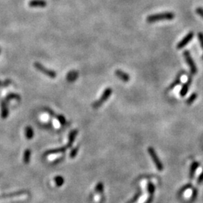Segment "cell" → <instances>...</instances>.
Masks as SVG:
<instances>
[{"label":"cell","mask_w":203,"mask_h":203,"mask_svg":"<svg viewBox=\"0 0 203 203\" xmlns=\"http://www.w3.org/2000/svg\"><path fill=\"white\" fill-rule=\"evenodd\" d=\"M175 14L172 12H164L150 15L147 18V22L154 23L161 21H171L174 19Z\"/></svg>","instance_id":"1"},{"label":"cell","mask_w":203,"mask_h":203,"mask_svg":"<svg viewBox=\"0 0 203 203\" xmlns=\"http://www.w3.org/2000/svg\"><path fill=\"white\" fill-rule=\"evenodd\" d=\"M111 93H112V89L110 88H106V89L104 90V92L102 93L99 99L94 102L93 104V107L94 108H99V107L101 106V105H102V104H103L110 96H111Z\"/></svg>","instance_id":"2"},{"label":"cell","mask_w":203,"mask_h":203,"mask_svg":"<svg viewBox=\"0 0 203 203\" xmlns=\"http://www.w3.org/2000/svg\"><path fill=\"white\" fill-rule=\"evenodd\" d=\"M148 154H150L151 159H152L153 161H154V164H155L156 167H157V170L160 171H163V163H161L160 160L159 159V157H158V156H157V153H156L155 150H154L152 147H150V148H148Z\"/></svg>","instance_id":"3"},{"label":"cell","mask_w":203,"mask_h":203,"mask_svg":"<svg viewBox=\"0 0 203 203\" xmlns=\"http://www.w3.org/2000/svg\"><path fill=\"white\" fill-rule=\"evenodd\" d=\"M34 66H35V68H36L37 70L41 71V73L45 74V75L50 77V78H54L57 77V72H56L55 71L51 70V69H48V68H45L44 65H41V64L39 63H34Z\"/></svg>","instance_id":"4"},{"label":"cell","mask_w":203,"mask_h":203,"mask_svg":"<svg viewBox=\"0 0 203 203\" xmlns=\"http://www.w3.org/2000/svg\"><path fill=\"white\" fill-rule=\"evenodd\" d=\"M184 58H185L187 63L188 64V65L190 66V71H191V72H192V74H194V75L196 74V72H197L196 66L195 63H194L193 60V58L191 57L189 51H184Z\"/></svg>","instance_id":"5"},{"label":"cell","mask_w":203,"mask_h":203,"mask_svg":"<svg viewBox=\"0 0 203 203\" xmlns=\"http://www.w3.org/2000/svg\"><path fill=\"white\" fill-rule=\"evenodd\" d=\"M193 35H194L193 32H189V33L187 34L182 40L180 41V42H178V44L177 45V48H178V49H181V48H183L184 47H185L186 45L192 40V38H193Z\"/></svg>","instance_id":"6"},{"label":"cell","mask_w":203,"mask_h":203,"mask_svg":"<svg viewBox=\"0 0 203 203\" xmlns=\"http://www.w3.org/2000/svg\"><path fill=\"white\" fill-rule=\"evenodd\" d=\"M29 5L32 8H45L47 2L45 0H31L29 2Z\"/></svg>","instance_id":"7"},{"label":"cell","mask_w":203,"mask_h":203,"mask_svg":"<svg viewBox=\"0 0 203 203\" xmlns=\"http://www.w3.org/2000/svg\"><path fill=\"white\" fill-rule=\"evenodd\" d=\"M114 74H115L116 76L118 77L119 79H121V81H124V82H128V81H129L130 76L127 73L124 72V71H121V70L118 69L114 71Z\"/></svg>","instance_id":"8"},{"label":"cell","mask_w":203,"mask_h":203,"mask_svg":"<svg viewBox=\"0 0 203 203\" xmlns=\"http://www.w3.org/2000/svg\"><path fill=\"white\" fill-rule=\"evenodd\" d=\"M191 81H192L191 77H189V78H188V80L187 81V82L183 85L182 88H181V91H180V96H181V97H184L186 95H187V92H188V90H189L190 86V84H191Z\"/></svg>","instance_id":"9"},{"label":"cell","mask_w":203,"mask_h":203,"mask_svg":"<svg viewBox=\"0 0 203 203\" xmlns=\"http://www.w3.org/2000/svg\"><path fill=\"white\" fill-rule=\"evenodd\" d=\"M78 72L77 71H70L66 75V80L70 83H72L76 81L78 78Z\"/></svg>","instance_id":"10"},{"label":"cell","mask_w":203,"mask_h":203,"mask_svg":"<svg viewBox=\"0 0 203 203\" xmlns=\"http://www.w3.org/2000/svg\"><path fill=\"white\" fill-rule=\"evenodd\" d=\"M67 146L60 147V148H56V149H52V150H48L45 153V156L50 155V154H60V153H64L67 149Z\"/></svg>","instance_id":"11"},{"label":"cell","mask_w":203,"mask_h":203,"mask_svg":"<svg viewBox=\"0 0 203 203\" xmlns=\"http://www.w3.org/2000/svg\"><path fill=\"white\" fill-rule=\"evenodd\" d=\"M8 116V109L7 108L6 102H2V104H1V117L2 118H6Z\"/></svg>","instance_id":"12"},{"label":"cell","mask_w":203,"mask_h":203,"mask_svg":"<svg viewBox=\"0 0 203 203\" xmlns=\"http://www.w3.org/2000/svg\"><path fill=\"white\" fill-rule=\"evenodd\" d=\"M25 135L27 139L29 140L32 139V138H33L34 136L33 129L31 127H29V126H28V127H26L25 128Z\"/></svg>","instance_id":"13"},{"label":"cell","mask_w":203,"mask_h":203,"mask_svg":"<svg viewBox=\"0 0 203 203\" xmlns=\"http://www.w3.org/2000/svg\"><path fill=\"white\" fill-rule=\"evenodd\" d=\"M77 135H78V130L77 129H74V130H72V131H71V132H70V133H69V135H68V144L72 145L73 142L75 141V138H76Z\"/></svg>","instance_id":"14"},{"label":"cell","mask_w":203,"mask_h":203,"mask_svg":"<svg viewBox=\"0 0 203 203\" xmlns=\"http://www.w3.org/2000/svg\"><path fill=\"white\" fill-rule=\"evenodd\" d=\"M199 166V163L198 162H193L192 163L190 166V178L192 179L194 176V174H195L196 171L198 168V167Z\"/></svg>","instance_id":"15"},{"label":"cell","mask_w":203,"mask_h":203,"mask_svg":"<svg viewBox=\"0 0 203 203\" xmlns=\"http://www.w3.org/2000/svg\"><path fill=\"white\" fill-rule=\"evenodd\" d=\"M30 157H31V151L29 149L25 150L24 153V157H23V160L25 164H28L30 161Z\"/></svg>","instance_id":"16"},{"label":"cell","mask_w":203,"mask_h":203,"mask_svg":"<svg viewBox=\"0 0 203 203\" xmlns=\"http://www.w3.org/2000/svg\"><path fill=\"white\" fill-rule=\"evenodd\" d=\"M54 182H55V184H57V187H61V186L63 185L64 182H65L64 178H63L62 176H60V175L56 176L55 178H54Z\"/></svg>","instance_id":"17"},{"label":"cell","mask_w":203,"mask_h":203,"mask_svg":"<svg viewBox=\"0 0 203 203\" xmlns=\"http://www.w3.org/2000/svg\"><path fill=\"white\" fill-rule=\"evenodd\" d=\"M95 190H96V192L99 193H103V191H104L103 184H102V182H99L98 184H97L96 185Z\"/></svg>","instance_id":"18"},{"label":"cell","mask_w":203,"mask_h":203,"mask_svg":"<svg viewBox=\"0 0 203 203\" xmlns=\"http://www.w3.org/2000/svg\"><path fill=\"white\" fill-rule=\"evenodd\" d=\"M196 98H197V94L196 93H194L191 94L189 98L187 99V105H191V104H192L193 102H194V101H195V100L196 99Z\"/></svg>","instance_id":"19"},{"label":"cell","mask_w":203,"mask_h":203,"mask_svg":"<svg viewBox=\"0 0 203 203\" xmlns=\"http://www.w3.org/2000/svg\"><path fill=\"white\" fill-rule=\"evenodd\" d=\"M141 196V190H138V192H137L136 193H135V195L134 196L132 197V198L131 199H130L129 201L127 203H135V202H136L137 200H138V199H139V197Z\"/></svg>","instance_id":"20"},{"label":"cell","mask_w":203,"mask_h":203,"mask_svg":"<svg viewBox=\"0 0 203 203\" xmlns=\"http://www.w3.org/2000/svg\"><path fill=\"white\" fill-rule=\"evenodd\" d=\"M148 190L149 192L150 195L153 196V194L155 192V186H154V184L153 183L149 182L148 184Z\"/></svg>","instance_id":"21"},{"label":"cell","mask_w":203,"mask_h":203,"mask_svg":"<svg viewBox=\"0 0 203 203\" xmlns=\"http://www.w3.org/2000/svg\"><path fill=\"white\" fill-rule=\"evenodd\" d=\"M17 99V100H21V96H20L18 94L16 93H10L9 95L7 96L6 100L7 101H9L10 99Z\"/></svg>","instance_id":"22"},{"label":"cell","mask_w":203,"mask_h":203,"mask_svg":"<svg viewBox=\"0 0 203 203\" xmlns=\"http://www.w3.org/2000/svg\"><path fill=\"white\" fill-rule=\"evenodd\" d=\"M56 118L57 119V121L60 123L61 125H65V124H66V120H65V117L63 115H62V114H58V115L57 114Z\"/></svg>","instance_id":"23"},{"label":"cell","mask_w":203,"mask_h":203,"mask_svg":"<svg viewBox=\"0 0 203 203\" xmlns=\"http://www.w3.org/2000/svg\"><path fill=\"white\" fill-rule=\"evenodd\" d=\"M78 148H79L78 147H75V148H74L71 151L69 155H70V157H71V159L75 158V157H76L77 154H78Z\"/></svg>","instance_id":"24"},{"label":"cell","mask_w":203,"mask_h":203,"mask_svg":"<svg viewBox=\"0 0 203 203\" xmlns=\"http://www.w3.org/2000/svg\"><path fill=\"white\" fill-rule=\"evenodd\" d=\"M180 81H181V79H180V75H179V76H178V78H177L176 79H175V81H174V82H173L172 84H171V85L169 87V89H172V88H175V86L178 85V84H179Z\"/></svg>","instance_id":"25"},{"label":"cell","mask_w":203,"mask_h":203,"mask_svg":"<svg viewBox=\"0 0 203 203\" xmlns=\"http://www.w3.org/2000/svg\"><path fill=\"white\" fill-rule=\"evenodd\" d=\"M11 83V81L10 79L5 80V81H0V87H3V86H8Z\"/></svg>","instance_id":"26"},{"label":"cell","mask_w":203,"mask_h":203,"mask_svg":"<svg viewBox=\"0 0 203 203\" xmlns=\"http://www.w3.org/2000/svg\"><path fill=\"white\" fill-rule=\"evenodd\" d=\"M45 110L47 111V112L48 113V114H50V115L51 116V117H53V118H56V117H57V114H56L55 113H54V111H52V110L50 109V108H45Z\"/></svg>","instance_id":"27"},{"label":"cell","mask_w":203,"mask_h":203,"mask_svg":"<svg viewBox=\"0 0 203 203\" xmlns=\"http://www.w3.org/2000/svg\"><path fill=\"white\" fill-rule=\"evenodd\" d=\"M198 38L200 41V45H201L202 48V49H203V33L199 32V33L198 34Z\"/></svg>","instance_id":"28"},{"label":"cell","mask_w":203,"mask_h":203,"mask_svg":"<svg viewBox=\"0 0 203 203\" xmlns=\"http://www.w3.org/2000/svg\"><path fill=\"white\" fill-rule=\"evenodd\" d=\"M196 13L199 14V15H200V16H201L202 18H203V8H197Z\"/></svg>","instance_id":"29"},{"label":"cell","mask_w":203,"mask_h":203,"mask_svg":"<svg viewBox=\"0 0 203 203\" xmlns=\"http://www.w3.org/2000/svg\"><path fill=\"white\" fill-rule=\"evenodd\" d=\"M203 181V170L202 171V173L199 175V176L198 178V180H197V183L198 184H200V183H202Z\"/></svg>","instance_id":"30"},{"label":"cell","mask_w":203,"mask_h":203,"mask_svg":"<svg viewBox=\"0 0 203 203\" xmlns=\"http://www.w3.org/2000/svg\"><path fill=\"white\" fill-rule=\"evenodd\" d=\"M196 196H197V190L193 189V193H192V197H191V199H195Z\"/></svg>","instance_id":"31"},{"label":"cell","mask_w":203,"mask_h":203,"mask_svg":"<svg viewBox=\"0 0 203 203\" xmlns=\"http://www.w3.org/2000/svg\"><path fill=\"white\" fill-rule=\"evenodd\" d=\"M190 186H191L190 184H188V185H186L185 187H184V188H182V189H181V190H180V193L184 192V190H187V189H188V188H190Z\"/></svg>","instance_id":"32"},{"label":"cell","mask_w":203,"mask_h":203,"mask_svg":"<svg viewBox=\"0 0 203 203\" xmlns=\"http://www.w3.org/2000/svg\"><path fill=\"white\" fill-rule=\"evenodd\" d=\"M152 201H153V196L150 195V197L148 199V200H147V201L144 203H151L152 202Z\"/></svg>","instance_id":"33"},{"label":"cell","mask_w":203,"mask_h":203,"mask_svg":"<svg viewBox=\"0 0 203 203\" xmlns=\"http://www.w3.org/2000/svg\"><path fill=\"white\" fill-rule=\"evenodd\" d=\"M0 53H1V49H0Z\"/></svg>","instance_id":"34"}]
</instances>
